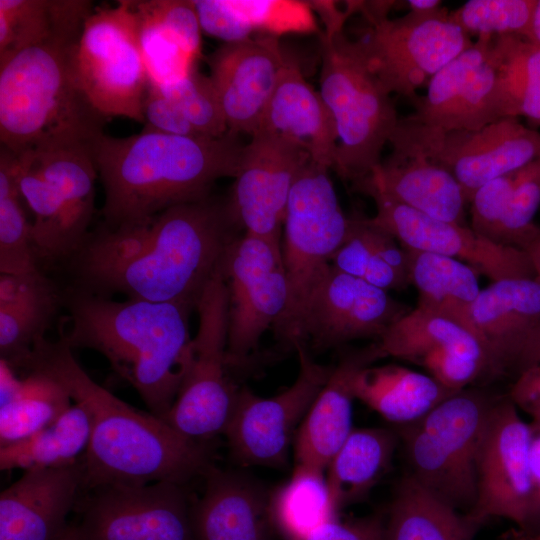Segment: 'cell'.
Returning a JSON list of instances; mask_svg holds the SVG:
<instances>
[{
	"label": "cell",
	"instance_id": "7a4b0ae2",
	"mask_svg": "<svg viewBox=\"0 0 540 540\" xmlns=\"http://www.w3.org/2000/svg\"><path fill=\"white\" fill-rule=\"evenodd\" d=\"M24 369L54 379L90 416V441L82 459L83 491L163 481L185 485L212 466L207 443L186 437L97 384L62 337L56 342L40 339Z\"/></svg>",
	"mask_w": 540,
	"mask_h": 540
},
{
	"label": "cell",
	"instance_id": "bcb514c9",
	"mask_svg": "<svg viewBox=\"0 0 540 540\" xmlns=\"http://www.w3.org/2000/svg\"><path fill=\"white\" fill-rule=\"evenodd\" d=\"M540 207V157L513 172L512 187L501 222L498 243L520 249L538 226Z\"/></svg>",
	"mask_w": 540,
	"mask_h": 540
},
{
	"label": "cell",
	"instance_id": "4fadbf2b",
	"mask_svg": "<svg viewBox=\"0 0 540 540\" xmlns=\"http://www.w3.org/2000/svg\"><path fill=\"white\" fill-rule=\"evenodd\" d=\"M74 69L99 113L108 119L120 116L144 123L148 75L131 0L94 8L75 47Z\"/></svg>",
	"mask_w": 540,
	"mask_h": 540
},
{
	"label": "cell",
	"instance_id": "8992f818",
	"mask_svg": "<svg viewBox=\"0 0 540 540\" xmlns=\"http://www.w3.org/2000/svg\"><path fill=\"white\" fill-rule=\"evenodd\" d=\"M320 93L333 115L338 147L334 170L351 185L381 163L399 117L390 93L369 69L358 40L342 29L321 35Z\"/></svg>",
	"mask_w": 540,
	"mask_h": 540
},
{
	"label": "cell",
	"instance_id": "74e56055",
	"mask_svg": "<svg viewBox=\"0 0 540 540\" xmlns=\"http://www.w3.org/2000/svg\"><path fill=\"white\" fill-rule=\"evenodd\" d=\"M325 472L295 464L290 478L271 492V518L275 533L283 540H297L338 518Z\"/></svg>",
	"mask_w": 540,
	"mask_h": 540
},
{
	"label": "cell",
	"instance_id": "4dcf8cb0",
	"mask_svg": "<svg viewBox=\"0 0 540 540\" xmlns=\"http://www.w3.org/2000/svg\"><path fill=\"white\" fill-rule=\"evenodd\" d=\"M484 524L440 500L408 473L385 513V540H474Z\"/></svg>",
	"mask_w": 540,
	"mask_h": 540
},
{
	"label": "cell",
	"instance_id": "9f6ffc18",
	"mask_svg": "<svg viewBox=\"0 0 540 540\" xmlns=\"http://www.w3.org/2000/svg\"><path fill=\"white\" fill-rule=\"evenodd\" d=\"M406 3L410 11L421 13L433 12L442 8V1L439 0H408Z\"/></svg>",
	"mask_w": 540,
	"mask_h": 540
},
{
	"label": "cell",
	"instance_id": "816d5d0a",
	"mask_svg": "<svg viewBox=\"0 0 540 540\" xmlns=\"http://www.w3.org/2000/svg\"><path fill=\"white\" fill-rule=\"evenodd\" d=\"M507 397L533 423H540V363L520 372L510 386Z\"/></svg>",
	"mask_w": 540,
	"mask_h": 540
},
{
	"label": "cell",
	"instance_id": "7402d4cb",
	"mask_svg": "<svg viewBox=\"0 0 540 540\" xmlns=\"http://www.w3.org/2000/svg\"><path fill=\"white\" fill-rule=\"evenodd\" d=\"M289 58L278 38L223 43L206 59L228 131L254 135Z\"/></svg>",
	"mask_w": 540,
	"mask_h": 540
},
{
	"label": "cell",
	"instance_id": "94428289",
	"mask_svg": "<svg viewBox=\"0 0 540 540\" xmlns=\"http://www.w3.org/2000/svg\"><path fill=\"white\" fill-rule=\"evenodd\" d=\"M506 540H509L506 536H505Z\"/></svg>",
	"mask_w": 540,
	"mask_h": 540
},
{
	"label": "cell",
	"instance_id": "1f68e13d",
	"mask_svg": "<svg viewBox=\"0 0 540 540\" xmlns=\"http://www.w3.org/2000/svg\"><path fill=\"white\" fill-rule=\"evenodd\" d=\"M399 444L395 429H353L326 468L328 485L338 511L369 496L389 470Z\"/></svg>",
	"mask_w": 540,
	"mask_h": 540
},
{
	"label": "cell",
	"instance_id": "9c48e42d",
	"mask_svg": "<svg viewBox=\"0 0 540 540\" xmlns=\"http://www.w3.org/2000/svg\"><path fill=\"white\" fill-rule=\"evenodd\" d=\"M328 170L310 160L299 173L286 208L281 248L289 296L273 329L277 338L293 349L300 343L307 300L348 231V216L339 204Z\"/></svg>",
	"mask_w": 540,
	"mask_h": 540
},
{
	"label": "cell",
	"instance_id": "7dc6e473",
	"mask_svg": "<svg viewBox=\"0 0 540 540\" xmlns=\"http://www.w3.org/2000/svg\"><path fill=\"white\" fill-rule=\"evenodd\" d=\"M512 181L513 172L500 176L483 185L470 202L471 229L495 243H498Z\"/></svg>",
	"mask_w": 540,
	"mask_h": 540
},
{
	"label": "cell",
	"instance_id": "8fae6325",
	"mask_svg": "<svg viewBox=\"0 0 540 540\" xmlns=\"http://www.w3.org/2000/svg\"><path fill=\"white\" fill-rule=\"evenodd\" d=\"M392 151L421 155L448 171L465 201L486 183L540 157V131L505 117L476 130H444L400 118Z\"/></svg>",
	"mask_w": 540,
	"mask_h": 540
},
{
	"label": "cell",
	"instance_id": "7c38bea8",
	"mask_svg": "<svg viewBox=\"0 0 540 540\" xmlns=\"http://www.w3.org/2000/svg\"><path fill=\"white\" fill-rule=\"evenodd\" d=\"M195 309L199 324L190 342L186 372L162 420L186 437L207 443L224 434L238 392L226 373L228 291L221 262Z\"/></svg>",
	"mask_w": 540,
	"mask_h": 540
},
{
	"label": "cell",
	"instance_id": "5bb4252c",
	"mask_svg": "<svg viewBox=\"0 0 540 540\" xmlns=\"http://www.w3.org/2000/svg\"><path fill=\"white\" fill-rule=\"evenodd\" d=\"M228 291L227 365L242 366L284 313L289 296L281 243L244 232L221 260Z\"/></svg>",
	"mask_w": 540,
	"mask_h": 540
},
{
	"label": "cell",
	"instance_id": "ba28073f",
	"mask_svg": "<svg viewBox=\"0 0 540 540\" xmlns=\"http://www.w3.org/2000/svg\"><path fill=\"white\" fill-rule=\"evenodd\" d=\"M16 157L20 192L33 214L31 239L39 265L69 261L90 234L94 214L98 172L91 147Z\"/></svg>",
	"mask_w": 540,
	"mask_h": 540
},
{
	"label": "cell",
	"instance_id": "277c9868",
	"mask_svg": "<svg viewBox=\"0 0 540 540\" xmlns=\"http://www.w3.org/2000/svg\"><path fill=\"white\" fill-rule=\"evenodd\" d=\"M70 348L99 352L140 395L150 413L163 418L182 384L192 340L188 303L114 301L75 287L63 294Z\"/></svg>",
	"mask_w": 540,
	"mask_h": 540
},
{
	"label": "cell",
	"instance_id": "d6a6232c",
	"mask_svg": "<svg viewBox=\"0 0 540 540\" xmlns=\"http://www.w3.org/2000/svg\"><path fill=\"white\" fill-rule=\"evenodd\" d=\"M383 357L412 363L440 352L463 354L485 362L494 372L480 340L467 328L443 315L420 307L409 310L375 342Z\"/></svg>",
	"mask_w": 540,
	"mask_h": 540
},
{
	"label": "cell",
	"instance_id": "484cf974",
	"mask_svg": "<svg viewBox=\"0 0 540 540\" xmlns=\"http://www.w3.org/2000/svg\"><path fill=\"white\" fill-rule=\"evenodd\" d=\"M148 82L173 84L201 58V26L193 1L131 0Z\"/></svg>",
	"mask_w": 540,
	"mask_h": 540
},
{
	"label": "cell",
	"instance_id": "3957f363",
	"mask_svg": "<svg viewBox=\"0 0 540 540\" xmlns=\"http://www.w3.org/2000/svg\"><path fill=\"white\" fill-rule=\"evenodd\" d=\"M243 147L230 131L218 138L145 129L124 138L102 134L91 154L104 187V227L142 223L209 197L217 179L237 176Z\"/></svg>",
	"mask_w": 540,
	"mask_h": 540
},
{
	"label": "cell",
	"instance_id": "4316f807",
	"mask_svg": "<svg viewBox=\"0 0 540 540\" xmlns=\"http://www.w3.org/2000/svg\"><path fill=\"white\" fill-rule=\"evenodd\" d=\"M381 356L376 343L343 354L314 399L294 440L295 464L326 470L353 431V379Z\"/></svg>",
	"mask_w": 540,
	"mask_h": 540
},
{
	"label": "cell",
	"instance_id": "83f0119b",
	"mask_svg": "<svg viewBox=\"0 0 540 540\" xmlns=\"http://www.w3.org/2000/svg\"><path fill=\"white\" fill-rule=\"evenodd\" d=\"M359 193L379 192L431 217L463 224L462 189L444 168L413 153H392L361 181L352 185Z\"/></svg>",
	"mask_w": 540,
	"mask_h": 540
},
{
	"label": "cell",
	"instance_id": "6da1fadb",
	"mask_svg": "<svg viewBox=\"0 0 540 540\" xmlns=\"http://www.w3.org/2000/svg\"><path fill=\"white\" fill-rule=\"evenodd\" d=\"M237 226L210 197L167 208L148 221L90 232L69 260L74 287L158 303H196Z\"/></svg>",
	"mask_w": 540,
	"mask_h": 540
},
{
	"label": "cell",
	"instance_id": "603a6c76",
	"mask_svg": "<svg viewBox=\"0 0 540 540\" xmlns=\"http://www.w3.org/2000/svg\"><path fill=\"white\" fill-rule=\"evenodd\" d=\"M82 491V461L24 471L0 494V540H61Z\"/></svg>",
	"mask_w": 540,
	"mask_h": 540
},
{
	"label": "cell",
	"instance_id": "7bdbcfd3",
	"mask_svg": "<svg viewBox=\"0 0 540 540\" xmlns=\"http://www.w3.org/2000/svg\"><path fill=\"white\" fill-rule=\"evenodd\" d=\"M537 0H469L449 19L469 36L518 35L527 39Z\"/></svg>",
	"mask_w": 540,
	"mask_h": 540
},
{
	"label": "cell",
	"instance_id": "c3c4849f",
	"mask_svg": "<svg viewBox=\"0 0 540 540\" xmlns=\"http://www.w3.org/2000/svg\"><path fill=\"white\" fill-rule=\"evenodd\" d=\"M145 130L164 134L201 137L187 120L176 100L159 86L148 82L143 101Z\"/></svg>",
	"mask_w": 540,
	"mask_h": 540
},
{
	"label": "cell",
	"instance_id": "f907efd6",
	"mask_svg": "<svg viewBox=\"0 0 540 540\" xmlns=\"http://www.w3.org/2000/svg\"><path fill=\"white\" fill-rule=\"evenodd\" d=\"M297 540H385V513L335 518Z\"/></svg>",
	"mask_w": 540,
	"mask_h": 540
},
{
	"label": "cell",
	"instance_id": "b9f144b4",
	"mask_svg": "<svg viewBox=\"0 0 540 540\" xmlns=\"http://www.w3.org/2000/svg\"><path fill=\"white\" fill-rule=\"evenodd\" d=\"M63 294L57 287L28 300L0 306V355L13 369L23 368L44 338Z\"/></svg>",
	"mask_w": 540,
	"mask_h": 540
},
{
	"label": "cell",
	"instance_id": "9a60e30c",
	"mask_svg": "<svg viewBox=\"0 0 540 540\" xmlns=\"http://www.w3.org/2000/svg\"><path fill=\"white\" fill-rule=\"evenodd\" d=\"M299 372L294 383L272 397L238 389L224 431L232 457L242 466L283 469L297 431L333 366L318 364L305 345L295 348Z\"/></svg>",
	"mask_w": 540,
	"mask_h": 540
},
{
	"label": "cell",
	"instance_id": "e575fe53",
	"mask_svg": "<svg viewBox=\"0 0 540 540\" xmlns=\"http://www.w3.org/2000/svg\"><path fill=\"white\" fill-rule=\"evenodd\" d=\"M405 250L410 285H414L419 293L417 306L448 317L475 335L471 308L481 291L478 273L466 263L451 257Z\"/></svg>",
	"mask_w": 540,
	"mask_h": 540
},
{
	"label": "cell",
	"instance_id": "ac0fdd59",
	"mask_svg": "<svg viewBox=\"0 0 540 540\" xmlns=\"http://www.w3.org/2000/svg\"><path fill=\"white\" fill-rule=\"evenodd\" d=\"M409 310L387 291L331 264L307 300L299 345L317 352L357 339L377 341Z\"/></svg>",
	"mask_w": 540,
	"mask_h": 540
},
{
	"label": "cell",
	"instance_id": "e0dca14e",
	"mask_svg": "<svg viewBox=\"0 0 540 540\" xmlns=\"http://www.w3.org/2000/svg\"><path fill=\"white\" fill-rule=\"evenodd\" d=\"M310 160L307 148L296 140L264 131L252 135L225 203L237 228L281 243L291 189Z\"/></svg>",
	"mask_w": 540,
	"mask_h": 540
},
{
	"label": "cell",
	"instance_id": "f5cc1de1",
	"mask_svg": "<svg viewBox=\"0 0 540 540\" xmlns=\"http://www.w3.org/2000/svg\"><path fill=\"white\" fill-rule=\"evenodd\" d=\"M530 503L525 532L540 531V423L530 422Z\"/></svg>",
	"mask_w": 540,
	"mask_h": 540
},
{
	"label": "cell",
	"instance_id": "db71d44e",
	"mask_svg": "<svg viewBox=\"0 0 540 540\" xmlns=\"http://www.w3.org/2000/svg\"><path fill=\"white\" fill-rule=\"evenodd\" d=\"M538 363H540V320L523 348L515 377L523 370Z\"/></svg>",
	"mask_w": 540,
	"mask_h": 540
},
{
	"label": "cell",
	"instance_id": "52a82bcc",
	"mask_svg": "<svg viewBox=\"0 0 540 540\" xmlns=\"http://www.w3.org/2000/svg\"><path fill=\"white\" fill-rule=\"evenodd\" d=\"M499 396L478 388L458 391L420 420L397 426L407 473L434 496L469 513L477 500V465Z\"/></svg>",
	"mask_w": 540,
	"mask_h": 540
},
{
	"label": "cell",
	"instance_id": "30bf717a",
	"mask_svg": "<svg viewBox=\"0 0 540 540\" xmlns=\"http://www.w3.org/2000/svg\"><path fill=\"white\" fill-rule=\"evenodd\" d=\"M371 3L359 4L370 30L358 41L369 69L390 94L413 101L441 68L474 43L445 8L428 13L409 10L390 19L392 2Z\"/></svg>",
	"mask_w": 540,
	"mask_h": 540
},
{
	"label": "cell",
	"instance_id": "f546056e",
	"mask_svg": "<svg viewBox=\"0 0 540 540\" xmlns=\"http://www.w3.org/2000/svg\"><path fill=\"white\" fill-rule=\"evenodd\" d=\"M353 393L397 427L420 420L456 392L428 374L388 364L361 368L353 379Z\"/></svg>",
	"mask_w": 540,
	"mask_h": 540
},
{
	"label": "cell",
	"instance_id": "681fc988",
	"mask_svg": "<svg viewBox=\"0 0 540 540\" xmlns=\"http://www.w3.org/2000/svg\"><path fill=\"white\" fill-rule=\"evenodd\" d=\"M203 32L224 43L253 37L227 4V0H193Z\"/></svg>",
	"mask_w": 540,
	"mask_h": 540
},
{
	"label": "cell",
	"instance_id": "5b68a950",
	"mask_svg": "<svg viewBox=\"0 0 540 540\" xmlns=\"http://www.w3.org/2000/svg\"><path fill=\"white\" fill-rule=\"evenodd\" d=\"M84 26L59 31L0 62V142L14 155L87 146L107 117L81 89L74 51Z\"/></svg>",
	"mask_w": 540,
	"mask_h": 540
},
{
	"label": "cell",
	"instance_id": "ffe728a7",
	"mask_svg": "<svg viewBox=\"0 0 540 540\" xmlns=\"http://www.w3.org/2000/svg\"><path fill=\"white\" fill-rule=\"evenodd\" d=\"M530 424L506 396L491 411L477 465V500L469 514L524 529L530 503Z\"/></svg>",
	"mask_w": 540,
	"mask_h": 540
},
{
	"label": "cell",
	"instance_id": "8d00e7d4",
	"mask_svg": "<svg viewBox=\"0 0 540 540\" xmlns=\"http://www.w3.org/2000/svg\"><path fill=\"white\" fill-rule=\"evenodd\" d=\"M491 59L501 117H524L529 127L538 129L540 47L518 35L492 36Z\"/></svg>",
	"mask_w": 540,
	"mask_h": 540
},
{
	"label": "cell",
	"instance_id": "d6986e66",
	"mask_svg": "<svg viewBox=\"0 0 540 540\" xmlns=\"http://www.w3.org/2000/svg\"><path fill=\"white\" fill-rule=\"evenodd\" d=\"M364 195L375 202L372 222L404 248L457 259L493 282L535 278L531 261L522 249L495 243L471 227L431 217L379 192L368 191Z\"/></svg>",
	"mask_w": 540,
	"mask_h": 540
},
{
	"label": "cell",
	"instance_id": "cb8c5ba5",
	"mask_svg": "<svg viewBox=\"0 0 540 540\" xmlns=\"http://www.w3.org/2000/svg\"><path fill=\"white\" fill-rule=\"evenodd\" d=\"M202 495L192 500L196 540H272L271 493L252 477L211 466Z\"/></svg>",
	"mask_w": 540,
	"mask_h": 540
},
{
	"label": "cell",
	"instance_id": "6f0895ef",
	"mask_svg": "<svg viewBox=\"0 0 540 540\" xmlns=\"http://www.w3.org/2000/svg\"><path fill=\"white\" fill-rule=\"evenodd\" d=\"M527 39L540 47V0H537Z\"/></svg>",
	"mask_w": 540,
	"mask_h": 540
},
{
	"label": "cell",
	"instance_id": "ab89813d",
	"mask_svg": "<svg viewBox=\"0 0 540 540\" xmlns=\"http://www.w3.org/2000/svg\"><path fill=\"white\" fill-rule=\"evenodd\" d=\"M72 402L68 392L54 379L40 372H28L14 398L0 406V447L49 426Z\"/></svg>",
	"mask_w": 540,
	"mask_h": 540
},
{
	"label": "cell",
	"instance_id": "91938a15",
	"mask_svg": "<svg viewBox=\"0 0 540 540\" xmlns=\"http://www.w3.org/2000/svg\"><path fill=\"white\" fill-rule=\"evenodd\" d=\"M61 540H78V534L75 525H71L68 532Z\"/></svg>",
	"mask_w": 540,
	"mask_h": 540
},
{
	"label": "cell",
	"instance_id": "f35d334b",
	"mask_svg": "<svg viewBox=\"0 0 540 540\" xmlns=\"http://www.w3.org/2000/svg\"><path fill=\"white\" fill-rule=\"evenodd\" d=\"M88 0H0V62L50 35L83 26Z\"/></svg>",
	"mask_w": 540,
	"mask_h": 540
},
{
	"label": "cell",
	"instance_id": "11a10c76",
	"mask_svg": "<svg viewBox=\"0 0 540 540\" xmlns=\"http://www.w3.org/2000/svg\"><path fill=\"white\" fill-rule=\"evenodd\" d=\"M520 249L526 252L535 272V278L540 282V226L528 236Z\"/></svg>",
	"mask_w": 540,
	"mask_h": 540
},
{
	"label": "cell",
	"instance_id": "d590c367",
	"mask_svg": "<svg viewBox=\"0 0 540 540\" xmlns=\"http://www.w3.org/2000/svg\"><path fill=\"white\" fill-rule=\"evenodd\" d=\"M91 435V420L79 403L33 435L0 447V469L24 471L62 468L82 461Z\"/></svg>",
	"mask_w": 540,
	"mask_h": 540
},
{
	"label": "cell",
	"instance_id": "60d3db41",
	"mask_svg": "<svg viewBox=\"0 0 540 540\" xmlns=\"http://www.w3.org/2000/svg\"><path fill=\"white\" fill-rule=\"evenodd\" d=\"M18 183L16 155L0 149V272L31 274L40 271Z\"/></svg>",
	"mask_w": 540,
	"mask_h": 540
},
{
	"label": "cell",
	"instance_id": "f6af8a7d",
	"mask_svg": "<svg viewBox=\"0 0 540 540\" xmlns=\"http://www.w3.org/2000/svg\"><path fill=\"white\" fill-rule=\"evenodd\" d=\"M159 87L176 100L199 136L218 138L228 132L218 94L209 76L196 69L173 84Z\"/></svg>",
	"mask_w": 540,
	"mask_h": 540
},
{
	"label": "cell",
	"instance_id": "680465c9",
	"mask_svg": "<svg viewBox=\"0 0 540 540\" xmlns=\"http://www.w3.org/2000/svg\"><path fill=\"white\" fill-rule=\"evenodd\" d=\"M505 536L509 540H540V531L538 532H525L516 527H512L507 531Z\"/></svg>",
	"mask_w": 540,
	"mask_h": 540
},
{
	"label": "cell",
	"instance_id": "f1b7e54d",
	"mask_svg": "<svg viewBox=\"0 0 540 540\" xmlns=\"http://www.w3.org/2000/svg\"><path fill=\"white\" fill-rule=\"evenodd\" d=\"M258 131L296 140L311 160L333 169L338 133L332 113L320 92L304 78L299 65L288 59L265 109Z\"/></svg>",
	"mask_w": 540,
	"mask_h": 540
},
{
	"label": "cell",
	"instance_id": "2e32d148",
	"mask_svg": "<svg viewBox=\"0 0 540 540\" xmlns=\"http://www.w3.org/2000/svg\"><path fill=\"white\" fill-rule=\"evenodd\" d=\"M79 500L78 540H196L185 485H112Z\"/></svg>",
	"mask_w": 540,
	"mask_h": 540
},
{
	"label": "cell",
	"instance_id": "d4e9b609",
	"mask_svg": "<svg viewBox=\"0 0 540 540\" xmlns=\"http://www.w3.org/2000/svg\"><path fill=\"white\" fill-rule=\"evenodd\" d=\"M539 320L536 278L499 280L480 291L471 308V323L489 355L494 377L516 375L523 348Z\"/></svg>",
	"mask_w": 540,
	"mask_h": 540
},
{
	"label": "cell",
	"instance_id": "ee69618b",
	"mask_svg": "<svg viewBox=\"0 0 540 540\" xmlns=\"http://www.w3.org/2000/svg\"><path fill=\"white\" fill-rule=\"evenodd\" d=\"M249 32L279 38L286 34L319 32L314 11L299 0H227Z\"/></svg>",
	"mask_w": 540,
	"mask_h": 540
},
{
	"label": "cell",
	"instance_id": "836d02e7",
	"mask_svg": "<svg viewBox=\"0 0 540 540\" xmlns=\"http://www.w3.org/2000/svg\"><path fill=\"white\" fill-rule=\"evenodd\" d=\"M340 271L385 291L410 285L408 255L387 231L359 212L348 216L344 242L331 259Z\"/></svg>",
	"mask_w": 540,
	"mask_h": 540
},
{
	"label": "cell",
	"instance_id": "44dd1931",
	"mask_svg": "<svg viewBox=\"0 0 540 540\" xmlns=\"http://www.w3.org/2000/svg\"><path fill=\"white\" fill-rule=\"evenodd\" d=\"M491 39L477 37L441 68L426 94L413 100L415 110L406 117L444 130H476L501 119Z\"/></svg>",
	"mask_w": 540,
	"mask_h": 540
}]
</instances>
